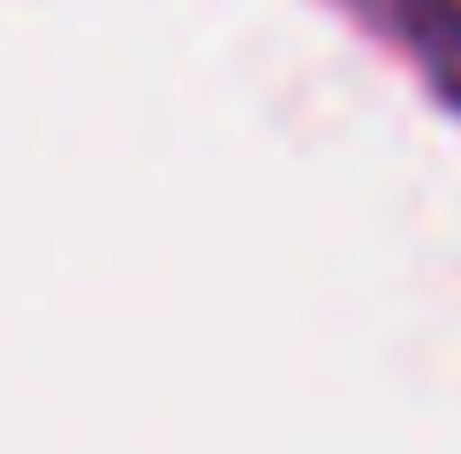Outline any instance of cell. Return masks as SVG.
Wrapping results in <instances>:
<instances>
[{
    "instance_id": "cell-1",
    "label": "cell",
    "mask_w": 461,
    "mask_h": 454,
    "mask_svg": "<svg viewBox=\"0 0 461 454\" xmlns=\"http://www.w3.org/2000/svg\"><path fill=\"white\" fill-rule=\"evenodd\" d=\"M356 15L386 31L447 106H461V0H356Z\"/></svg>"
}]
</instances>
